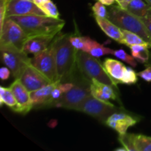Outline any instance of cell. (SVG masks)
I'll list each match as a JSON object with an SVG mask.
<instances>
[{
  "label": "cell",
  "instance_id": "cell-1",
  "mask_svg": "<svg viewBox=\"0 0 151 151\" xmlns=\"http://www.w3.org/2000/svg\"><path fill=\"white\" fill-rule=\"evenodd\" d=\"M71 34L58 33L52 41L55 50L58 80L60 83L70 82L77 69L78 50L71 44Z\"/></svg>",
  "mask_w": 151,
  "mask_h": 151
},
{
  "label": "cell",
  "instance_id": "cell-2",
  "mask_svg": "<svg viewBox=\"0 0 151 151\" xmlns=\"http://www.w3.org/2000/svg\"><path fill=\"white\" fill-rule=\"evenodd\" d=\"M24 30L27 36L35 35H57L63 29L65 22L46 15L11 16Z\"/></svg>",
  "mask_w": 151,
  "mask_h": 151
},
{
  "label": "cell",
  "instance_id": "cell-3",
  "mask_svg": "<svg viewBox=\"0 0 151 151\" xmlns=\"http://www.w3.org/2000/svg\"><path fill=\"white\" fill-rule=\"evenodd\" d=\"M70 82L74 83L73 87L67 92L64 93L58 100L55 102L52 105V107L55 106L75 110L86 99L91 95V81L85 78L78 69H77Z\"/></svg>",
  "mask_w": 151,
  "mask_h": 151
},
{
  "label": "cell",
  "instance_id": "cell-4",
  "mask_svg": "<svg viewBox=\"0 0 151 151\" xmlns=\"http://www.w3.org/2000/svg\"><path fill=\"white\" fill-rule=\"evenodd\" d=\"M108 19L120 29L138 34L151 44V35L142 19L119 5H112L108 10Z\"/></svg>",
  "mask_w": 151,
  "mask_h": 151
},
{
  "label": "cell",
  "instance_id": "cell-5",
  "mask_svg": "<svg viewBox=\"0 0 151 151\" xmlns=\"http://www.w3.org/2000/svg\"><path fill=\"white\" fill-rule=\"evenodd\" d=\"M77 67L80 72L89 81L97 80L114 88L117 86V83L106 72L103 65H101L95 57L86 52L78 50Z\"/></svg>",
  "mask_w": 151,
  "mask_h": 151
},
{
  "label": "cell",
  "instance_id": "cell-6",
  "mask_svg": "<svg viewBox=\"0 0 151 151\" xmlns=\"http://www.w3.org/2000/svg\"><path fill=\"white\" fill-rule=\"evenodd\" d=\"M1 59L11 71L16 79H19L27 67L31 64V58L23 50L10 44H0Z\"/></svg>",
  "mask_w": 151,
  "mask_h": 151
},
{
  "label": "cell",
  "instance_id": "cell-7",
  "mask_svg": "<svg viewBox=\"0 0 151 151\" xmlns=\"http://www.w3.org/2000/svg\"><path fill=\"white\" fill-rule=\"evenodd\" d=\"M75 111L86 114L101 122H106L111 115L121 110L109 101L100 100L91 95L77 107Z\"/></svg>",
  "mask_w": 151,
  "mask_h": 151
},
{
  "label": "cell",
  "instance_id": "cell-8",
  "mask_svg": "<svg viewBox=\"0 0 151 151\" xmlns=\"http://www.w3.org/2000/svg\"><path fill=\"white\" fill-rule=\"evenodd\" d=\"M31 65L36 68L52 83L58 81L52 42L46 50L34 55L31 58Z\"/></svg>",
  "mask_w": 151,
  "mask_h": 151
},
{
  "label": "cell",
  "instance_id": "cell-9",
  "mask_svg": "<svg viewBox=\"0 0 151 151\" xmlns=\"http://www.w3.org/2000/svg\"><path fill=\"white\" fill-rule=\"evenodd\" d=\"M23 28L10 17L6 18L2 27L0 28V44H10L23 50V46L27 38Z\"/></svg>",
  "mask_w": 151,
  "mask_h": 151
},
{
  "label": "cell",
  "instance_id": "cell-10",
  "mask_svg": "<svg viewBox=\"0 0 151 151\" xmlns=\"http://www.w3.org/2000/svg\"><path fill=\"white\" fill-rule=\"evenodd\" d=\"M28 15H45L34 1L28 0H8L6 18Z\"/></svg>",
  "mask_w": 151,
  "mask_h": 151
},
{
  "label": "cell",
  "instance_id": "cell-11",
  "mask_svg": "<svg viewBox=\"0 0 151 151\" xmlns=\"http://www.w3.org/2000/svg\"><path fill=\"white\" fill-rule=\"evenodd\" d=\"M10 87L13 91L17 103V106L13 109V111L17 113L25 114L33 109L30 92L21 82L20 79H16Z\"/></svg>",
  "mask_w": 151,
  "mask_h": 151
},
{
  "label": "cell",
  "instance_id": "cell-12",
  "mask_svg": "<svg viewBox=\"0 0 151 151\" xmlns=\"http://www.w3.org/2000/svg\"><path fill=\"white\" fill-rule=\"evenodd\" d=\"M19 79L29 92L39 89L52 83L47 77L31 64L25 69Z\"/></svg>",
  "mask_w": 151,
  "mask_h": 151
},
{
  "label": "cell",
  "instance_id": "cell-13",
  "mask_svg": "<svg viewBox=\"0 0 151 151\" xmlns=\"http://www.w3.org/2000/svg\"><path fill=\"white\" fill-rule=\"evenodd\" d=\"M137 122V118L120 111L111 115L105 123L109 128L117 131L119 134H124L127 133L130 127L134 126Z\"/></svg>",
  "mask_w": 151,
  "mask_h": 151
},
{
  "label": "cell",
  "instance_id": "cell-14",
  "mask_svg": "<svg viewBox=\"0 0 151 151\" xmlns=\"http://www.w3.org/2000/svg\"><path fill=\"white\" fill-rule=\"evenodd\" d=\"M56 35H35L28 36L23 46L27 54H37L46 50L52 42Z\"/></svg>",
  "mask_w": 151,
  "mask_h": 151
},
{
  "label": "cell",
  "instance_id": "cell-15",
  "mask_svg": "<svg viewBox=\"0 0 151 151\" xmlns=\"http://www.w3.org/2000/svg\"><path fill=\"white\" fill-rule=\"evenodd\" d=\"M60 83V81H59L50 83L48 85L44 86L39 89L31 91L30 97L33 105V109L49 107L50 104L52 92L55 87Z\"/></svg>",
  "mask_w": 151,
  "mask_h": 151
},
{
  "label": "cell",
  "instance_id": "cell-16",
  "mask_svg": "<svg viewBox=\"0 0 151 151\" xmlns=\"http://www.w3.org/2000/svg\"><path fill=\"white\" fill-rule=\"evenodd\" d=\"M91 93L93 97L103 101L116 100L117 98V95L114 89V87L100 82L97 80L91 81Z\"/></svg>",
  "mask_w": 151,
  "mask_h": 151
},
{
  "label": "cell",
  "instance_id": "cell-17",
  "mask_svg": "<svg viewBox=\"0 0 151 151\" xmlns=\"http://www.w3.org/2000/svg\"><path fill=\"white\" fill-rule=\"evenodd\" d=\"M103 67L108 75L116 83L121 82L127 69L126 66L120 61L113 58H109L105 59L104 63H103Z\"/></svg>",
  "mask_w": 151,
  "mask_h": 151
},
{
  "label": "cell",
  "instance_id": "cell-18",
  "mask_svg": "<svg viewBox=\"0 0 151 151\" xmlns=\"http://www.w3.org/2000/svg\"><path fill=\"white\" fill-rule=\"evenodd\" d=\"M95 20L100 29L109 38L121 44L122 40V34L121 29L108 18H101L95 16Z\"/></svg>",
  "mask_w": 151,
  "mask_h": 151
},
{
  "label": "cell",
  "instance_id": "cell-19",
  "mask_svg": "<svg viewBox=\"0 0 151 151\" xmlns=\"http://www.w3.org/2000/svg\"><path fill=\"white\" fill-rule=\"evenodd\" d=\"M83 52H86L95 58H100L106 55H112L114 50L104 47L103 44H99L89 37H87Z\"/></svg>",
  "mask_w": 151,
  "mask_h": 151
},
{
  "label": "cell",
  "instance_id": "cell-20",
  "mask_svg": "<svg viewBox=\"0 0 151 151\" xmlns=\"http://www.w3.org/2000/svg\"><path fill=\"white\" fill-rule=\"evenodd\" d=\"M151 8L150 5L145 0H131L127 5L125 10L134 16L142 19Z\"/></svg>",
  "mask_w": 151,
  "mask_h": 151
},
{
  "label": "cell",
  "instance_id": "cell-21",
  "mask_svg": "<svg viewBox=\"0 0 151 151\" xmlns=\"http://www.w3.org/2000/svg\"><path fill=\"white\" fill-rule=\"evenodd\" d=\"M122 34V40L121 44H125L128 47H131L133 45H137V44H142V45H147L151 47V44L150 43L147 42L145 40L143 39L140 35L138 34L134 33L131 31L126 30V29H121Z\"/></svg>",
  "mask_w": 151,
  "mask_h": 151
},
{
  "label": "cell",
  "instance_id": "cell-22",
  "mask_svg": "<svg viewBox=\"0 0 151 151\" xmlns=\"http://www.w3.org/2000/svg\"><path fill=\"white\" fill-rule=\"evenodd\" d=\"M150 47L142 44H137L130 47L132 56L139 63H147L150 58V52L148 49Z\"/></svg>",
  "mask_w": 151,
  "mask_h": 151
},
{
  "label": "cell",
  "instance_id": "cell-23",
  "mask_svg": "<svg viewBox=\"0 0 151 151\" xmlns=\"http://www.w3.org/2000/svg\"><path fill=\"white\" fill-rule=\"evenodd\" d=\"M3 104L11 108V109H13L17 106L16 100L10 87H0V105L1 106Z\"/></svg>",
  "mask_w": 151,
  "mask_h": 151
},
{
  "label": "cell",
  "instance_id": "cell-24",
  "mask_svg": "<svg viewBox=\"0 0 151 151\" xmlns=\"http://www.w3.org/2000/svg\"><path fill=\"white\" fill-rule=\"evenodd\" d=\"M135 147L137 151H151V137L143 134H136Z\"/></svg>",
  "mask_w": 151,
  "mask_h": 151
},
{
  "label": "cell",
  "instance_id": "cell-25",
  "mask_svg": "<svg viewBox=\"0 0 151 151\" xmlns=\"http://www.w3.org/2000/svg\"><path fill=\"white\" fill-rule=\"evenodd\" d=\"M135 134H119L118 137L119 143L122 147H125L128 151H137L135 147Z\"/></svg>",
  "mask_w": 151,
  "mask_h": 151
},
{
  "label": "cell",
  "instance_id": "cell-26",
  "mask_svg": "<svg viewBox=\"0 0 151 151\" xmlns=\"http://www.w3.org/2000/svg\"><path fill=\"white\" fill-rule=\"evenodd\" d=\"M39 7L43 10L46 16L55 19H60V13L58 10L57 7L51 0H49L47 2L44 3L39 6Z\"/></svg>",
  "mask_w": 151,
  "mask_h": 151
},
{
  "label": "cell",
  "instance_id": "cell-27",
  "mask_svg": "<svg viewBox=\"0 0 151 151\" xmlns=\"http://www.w3.org/2000/svg\"><path fill=\"white\" fill-rule=\"evenodd\" d=\"M114 56L116 58L118 59H120L122 61L125 62V63H128L130 66H131L132 67H136L137 65V61L136 60V59L133 57L132 55H128L125 50H114L113 52Z\"/></svg>",
  "mask_w": 151,
  "mask_h": 151
},
{
  "label": "cell",
  "instance_id": "cell-28",
  "mask_svg": "<svg viewBox=\"0 0 151 151\" xmlns=\"http://www.w3.org/2000/svg\"><path fill=\"white\" fill-rule=\"evenodd\" d=\"M137 76H138V75L136 73V72L132 68L127 67L123 78H122L120 83L125 84H134L138 81Z\"/></svg>",
  "mask_w": 151,
  "mask_h": 151
},
{
  "label": "cell",
  "instance_id": "cell-29",
  "mask_svg": "<svg viewBox=\"0 0 151 151\" xmlns=\"http://www.w3.org/2000/svg\"><path fill=\"white\" fill-rule=\"evenodd\" d=\"M87 37L80 36V35H71L69 40H70L71 44H72L74 47L78 50L83 51L86 46V41Z\"/></svg>",
  "mask_w": 151,
  "mask_h": 151
},
{
  "label": "cell",
  "instance_id": "cell-30",
  "mask_svg": "<svg viewBox=\"0 0 151 151\" xmlns=\"http://www.w3.org/2000/svg\"><path fill=\"white\" fill-rule=\"evenodd\" d=\"M92 11L94 16L101 18H107L108 16V10L105 7V4L99 1L92 6Z\"/></svg>",
  "mask_w": 151,
  "mask_h": 151
},
{
  "label": "cell",
  "instance_id": "cell-31",
  "mask_svg": "<svg viewBox=\"0 0 151 151\" xmlns=\"http://www.w3.org/2000/svg\"><path fill=\"white\" fill-rule=\"evenodd\" d=\"M8 0H0V28L2 27L6 19V12Z\"/></svg>",
  "mask_w": 151,
  "mask_h": 151
},
{
  "label": "cell",
  "instance_id": "cell-32",
  "mask_svg": "<svg viewBox=\"0 0 151 151\" xmlns=\"http://www.w3.org/2000/svg\"><path fill=\"white\" fill-rule=\"evenodd\" d=\"M139 77L147 82H151V66H147L145 69L137 73Z\"/></svg>",
  "mask_w": 151,
  "mask_h": 151
},
{
  "label": "cell",
  "instance_id": "cell-33",
  "mask_svg": "<svg viewBox=\"0 0 151 151\" xmlns=\"http://www.w3.org/2000/svg\"><path fill=\"white\" fill-rule=\"evenodd\" d=\"M142 21L144 23L145 26L147 28V31L150 33L151 35V8L150 9L148 12H147V14L144 16V17L142 18Z\"/></svg>",
  "mask_w": 151,
  "mask_h": 151
},
{
  "label": "cell",
  "instance_id": "cell-34",
  "mask_svg": "<svg viewBox=\"0 0 151 151\" xmlns=\"http://www.w3.org/2000/svg\"><path fill=\"white\" fill-rule=\"evenodd\" d=\"M10 72L9 68L6 67H1L0 69V78H1V81H6V80L10 78Z\"/></svg>",
  "mask_w": 151,
  "mask_h": 151
},
{
  "label": "cell",
  "instance_id": "cell-35",
  "mask_svg": "<svg viewBox=\"0 0 151 151\" xmlns=\"http://www.w3.org/2000/svg\"><path fill=\"white\" fill-rule=\"evenodd\" d=\"M131 1V0H116V1L117 2L118 5L123 9L126 8L127 5H128V3H129Z\"/></svg>",
  "mask_w": 151,
  "mask_h": 151
},
{
  "label": "cell",
  "instance_id": "cell-36",
  "mask_svg": "<svg viewBox=\"0 0 151 151\" xmlns=\"http://www.w3.org/2000/svg\"><path fill=\"white\" fill-rule=\"evenodd\" d=\"M99 1H100L101 3H103V4L106 6H111L113 5L114 4V2L116 1V0H98Z\"/></svg>",
  "mask_w": 151,
  "mask_h": 151
},
{
  "label": "cell",
  "instance_id": "cell-37",
  "mask_svg": "<svg viewBox=\"0 0 151 151\" xmlns=\"http://www.w3.org/2000/svg\"><path fill=\"white\" fill-rule=\"evenodd\" d=\"M47 1H49V0H34V2H35L38 7H39V6H41V4H44V3L47 2Z\"/></svg>",
  "mask_w": 151,
  "mask_h": 151
},
{
  "label": "cell",
  "instance_id": "cell-38",
  "mask_svg": "<svg viewBox=\"0 0 151 151\" xmlns=\"http://www.w3.org/2000/svg\"><path fill=\"white\" fill-rule=\"evenodd\" d=\"M115 150L116 151H128L127 150V149L124 147H122V148H117V149H116Z\"/></svg>",
  "mask_w": 151,
  "mask_h": 151
},
{
  "label": "cell",
  "instance_id": "cell-39",
  "mask_svg": "<svg viewBox=\"0 0 151 151\" xmlns=\"http://www.w3.org/2000/svg\"><path fill=\"white\" fill-rule=\"evenodd\" d=\"M147 64H148L149 66H151V53L150 55V58H149L148 62H147Z\"/></svg>",
  "mask_w": 151,
  "mask_h": 151
},
{
  "label": "cell",
  "instance_id": "cell-40",
  "mask_svg": "<svg viewBox=\"0 0 151 151\" xmlns=\"http://www.w3.org/2000/svg\"><path fill=\"white\" fill-rule=\"evenodd\" d=\"M145 1H146V2L147 3V4H149L150 5V7H151V0H145Z\"/></svg>",
  "mask_w": 151,
  "mask_h": 151
},
{
  "label": "cell",
  "instance_id": "cell-41",
  "mask_svg": "<svg viewBox=\"0 0 151 151\" xmlns=\"http://www.w3.org/2000/svg\"><path fill=\"white\" fill-rule=\"evenodd\" d=\"M28 1H34V0H28Z\"/></svg>",
  "mask_w": 151,
  "mask_h": 151
}]
</instances>
